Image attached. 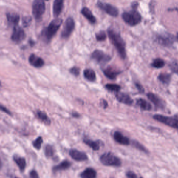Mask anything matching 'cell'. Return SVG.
Returning a JSON list of instances; mask_svg holds the SVG:
<instances>
[{"label": "cell", "mask_w": 178, "mask_h": 178, "mask_svg": "<svg viewBox=\"0 0 178 178\" xmlns=\"http://www.w3.org/2000/svg\"><path fill=\"white\" fill-rule=\"evenodd\" d=\"M75 22L72 17H68L65 21L64 27L61 32V36L63 38H67L72 34L75 28Z\"/></svg>", "instance_id": "9c48e42d"}, {"label": "cell", "mask_w": 178, "mask_h": 178, "mask_svg": "<svg viewBox=\"0 0 178 178\" xmlns=\"http://www.w3.org/2000/svg\"><path fill=\"white\" fill-rule=\"evenodd\" d=\"M83 142L94 151H98L100 149V144L97 141H93L89 139H83Z\"/></svg>", "instance_id": "484cf974"}, {"label": "cell", "mask_w": 178, "mask_h": 178, "mask_svg": "<svg viewBox=\"0 0 178 178\" xmlns=\"http://www.w3.org/2000/svg\"><path fill=\"white\" fill-rule=\"evenodd\" d=\"M153 118L158 122H161L168 126L178 130V120L177 119L160 114L154 115Z\"/></svg>", "instance_id": "52a82bcc"}, {"label": "cell", "mask_w": 178, "mask_h": 178, "mask_svg": "<svg viewBox=\"0 0 178 178\" xmlns=\"http://www.w3.org/2000/svg\"><path fill=\"white\" fill-rule=\"evenodd\" d=\"M69 155L73 159L77 162H83L88 160V157L84 152L79 151L77 149L70 150Z\"/></svg>", "instance_id": "7c38bea8"}, {"label": "cell", "mask_w": 178, "mask_h": 178, "mask_svg": "<svg viewBox=\"0 0 178 178\" xmlns=\"http://www.w3.org/2000/svg\"><path fill=\"white\" fill-rule=\"evenodd\" d=\"M30 176L31 178H38L39 177L37 171L34 170H32L31 171L30 173Z\"/></svg>", "instance_id": "f35d334b"}, {"label": "cell", "mask_w": 178, "mask_h": 178, "mask_svg": "<svg viewBox=\"0 0 178 178\" xmlns=\"http://www.w3.org/2000/svg\"><path fill=\"white\" fill-rule=\"evenodd\" d=\"M83 75L85 79L90 82H94L96 79L95 73L92 69H86L83 72Z\"/></svg>", "instance_id": "cb8c5ba5"}, {"label": "cell", "mask_w": 178, "mask_h": 178, "mask_svg": "<svg viewBox=\"0 0 178 178\" xmlns=\"http://www.w3.org/2000/svg\"><path fill=\"white\" fill-rule=\"evenodd\" d=\"M96 40L98 42L104 41L106 39V35L104 31H99L96 34Z\"/></svg>", "instance_id": "836d02e7"}, {"label": "cell", "mask_w": 178, "mask_h": 178, "mask_svg": "<svg viewBox=\"0 0 178 178\" xmlns=\"http://www.w3.org/2000/svg\"><path fill=\"white\" fill-rule=\"evenodd\" d=\"M158 79L164 84H169L171 80V75L167 73H161L159 75Z\"/></svg>", "instance_id": "83f0119b"}, {"label": "cell", "mask_w": 178, "mask_h": 178, "mask_svg": "<svg viewBox=\"0 0 178 178\" xmlns=\"http://www.w3.org/2000/svg\"><path fill=\"white\" fill-rule=\"evenodd\" d=\"M63 23L61 19L56 17L50 23L49 26L43 30L42 36L45 42H49L55 35Z\"/></svg>", "instance_id": "7a4b0ae2"}, {"label": "cell", "mask_w": 178, "mask_h": 178, "mask_svg": "<svg viewBox=\"0 0 178 178\" xmlns=\"http://www.w3.org/2000/svg\"><path fill=\"white\" fill-rule=\"evenodd\" d=\"M2 167V161H1V160L0 159V170L1 169V168Z\"/></svg>", "instance_id": "bcb514c9"}, {"label": "cell", "mask_w": 178, "mask_h": 178, "mask_svg": "<svg viewBox=\"0 0 178 178\" xmlns=\"http://www.w3.org/2000/svg\"><path fill=\"white\" fill-rule=\"evenodd\" d=\"M114 139L115 141L120 144L123 145H128L130 144L129 139L123 135L120 132L116 131L114 134Z\"/></svg>", "instance_id": "ac0fdd59"}, {"label": "cell", "mask_w": 178, "mask_h": 178, "mask_svg": "<svg viewBox=\"0 0 178 178\" xmlns=\"http://www.w3.org/2000/svg\"><path fill=\"white\" fill-rule=\"evenodd\" d=\"M97 5L101 10H104L107 14L109 15L112 16L117 17L118 15V9L111 4L103 3L102 2H98Z\"/></svg>", "instance_id": "8fae6325"}, {"label": "cell", "mask_w": 178, "mask_h": 178, "mask_svg": "<svg viewBox=\"0 0 178 178\" xmlns=\"http://www.w3.org/2000/svg\"><path fill=\"white\" fill-rule=\"evenodd\" d=\"M69 72L71 74L74 75L75 76H78L80 74V69L78 67L74 66L70 69Z\"/></svg>", "instance_id": "8d00e7d4"}, {"label": "cell", "mask_w": 178, "mask_h": 178, "mask_svg": "<svg viewBox=\"0 0 178 178\" xmlns=\"http://www.w3.org/2000/svg\"><path fill=\"white\" fill-rule=\"evenodd\" d=\"M135 86H136V87L137 88V89H138V90L140 93H143L144 92V89L143 87V86L141 85H140V84H138V83H136L135 84Z\"/></svg>", "instance_id": "ab89813d"}, {"label": "cell", "mask_w": 178, "mask_h": 178, "mask_svg": "<svg viewBox=\"0 0 178 178\" xmlns=\"http://www.w3.org/2000/svg\"><path fill=\"white\" fill-rule=\"evenodd\" d=\"M177 38L178 40V33H177Z\"/></svg>", "instance_id": "7dc6e473"}, {"label": "cell", "mask_w": 178, "mask_h": 178, "mask_svg": "<svg viewBox=\"0 0 178 178\" xmlns=\"http://www.w3.org/2000/svg\"><path fill=\"white\" fill-rule=\"evenodd\" d=\"M126 176L128 177V178H137V176L136 175L135 173H134V172H132V171H128V172H126Z\"/></svg>", "instance_id": "74e56055"}, {"label": "cell", "mask_w": 178, "mask_h": 178, "mask_svg": "<svg viewBox=\"0 0 178 178\" xmlns=\"http://www.w3.org/2000/svg\"><path fill=\"white\" fill-rule=\"evenodd\" d=\"M137 104L138 106L140 107L142 109L144 110H151V106L149 102H148L146 100L140 98L138 99L137 101Z\"/></svg>", "instance_id": "d4e9b609"}, {"label": "cell", "mask_w": 178, "mask_h": 178, "mask_svg": "<svg viewBox=\"0 0 178 178\" xmlns=\"http://www.w3.org/2000/svg\"><path fill=\"white\" fill-rule=\"evenodd\" d=\"M43 143V139L42 137H38L33 142V147L35 148L36 149H39L41 148V144Z\"/></svg>", "instance_id": "d6a6232c"}, {"label": "cell", "mask_w": 178, "mask_h": 178, "mask_svg": "<svg viewBox=\"0 0 178 178\" xmlns=\"http://www.w3.org/2000/svg\"><path fill=\"white\" fill-rule=\"evenodd\" d=\"M147 96L149 100H151V102H152L157 107L160 108H164V105L162 102V100L160 99V98L155 95L154 93H148Z\"/></svg>", "instance_id": "d6986e66"}, {"label": "cell", "mask_w": 178, "mask_h": 178, "mask_svg": "<svg viewBox=\"0 0 178 178\" xmlns=\"http://www.w3.org/2000/svg\"><path fill=\"white\" fill-rule=\"evenodd\" d=\"M121 72L120 70H117L114 67L109 66L104 70H103V73L105 75L110 79H115L116 77Z\"/></svg>", "instance_id": "2e32d148"}, {"label": "cell", "mask_w": 178, "mask_h": 178, "mask_svg": "<svg viewBox=\"0 0 178 178\" xmlns=\"http://www.w3.org/2000/svg\"><path fill=\"white\" fill-rule=\"evenodd\" d=\"M13 159L15 162V163L17 165V166H18L21 171L23 172L25 170L26 166V162L25 158L15 155L13 157Z\"/></svg>", "instance_id": "ffe728a7"}, {"label": "cell", "mask_w": 178, "mask_h": 178, "mask_svg": "<svg viewBox=\"0 0 178 178\" xmlns=\"http://www.w3.org/2000/svg\"><path fill=\"white\" fill-rule=\"evenodd\" d=\"M137 6H138V3L137 2H134L132 4V7H133V9L137 10Z\"/></svg>", "instance_id": "7bdbcfd3"}, {"label": "cell", "mask_w": 178, "mask_h": 178, "mask_svg": "<svg viewBox=\"0 0 178 178\" xmlns=\"http://www.w3.org/2000/svg\"><path fill=\"white\" fill-rule=\"evenodd\" d=\"M96 175L97 173L94 169L88 168L80 174V177L82 178H96Z\"/></svg>", "instance_id": "603a6c76"}, {"label": "cell", "mask_w": 178, "mask_h": 178, "mask_svg": "<svg viewBox=\"0 0 178 178\" xmlns=\"http://www.w3.org/2000/svg\"><path fill=\"white\" fill-rule=\"evenodd\" d=\"M81 12V14L83 15V16L85 17L90 22V23H92V24L95 23L96 21V19L94 15L92 14V13L91 12L90 9H89L87 7H84V8H82Z\"/></svg>", "instance_id": "44dd1931"}, {"label": "cell", "mask_w": 178, "mask_h": 178, "mask_svg": "<svg viewBox=\"0 0 178 178\" xmlns=\"http://www.w3.org/2000/svg\"><path fill=\"white\" fill-rule=\"evenodd\" d=\"M44 153H45V155L47 157L49 158L53 157L54 153L53 148L51 145L47 144L45 146V148H44Z\"/></svg>", "instance_id": "4dcf8cb0"}, {"label": "cell", "mask_w": 178, "mask_h": 178, "mask_svg": "<svg viewBox=\"0 0 178 178\" xmlns=\"http://www.w3.org/2000/svg\"><path fill=\"white\" fill-rule=\"evenodd\" d=\"M156 40L161 46L167 47H171L174 41V36L167 33H158L156 36Z\"/></svg>", "instance_id": "8992f818"}, {"label": "cell", "mask_w": 178, "mask_h": 178, "mask_svg": "<svg viewBox=\"0 0 178 178\" xmlns=\"http://www.w3.org/2000/svg\"><path fill=\"white\" fill-rule=\"evenodd\" d=\"M100 104L101 106H102L103 108L105 109L107 108V107L108 106V104H107V102L106 100H105V99H100Z\"/></svg>", "instance_id": "b9f144b4"}, {"label": "cell", "mask_w": 178, "mask_h": 178, "mask_svg": "<svg viewBox=\"0 0 178 178\" xmlns=\"http://www.w3.org/2000/svg\"><path fill=\"white\" fill-rule=\"evenodd\" d=\"M116 97L117 100L121 103L126 104L129 106H131L133 104V100L130 97V96L126 93H117L116 95Z\"/></svg>", "instance_id": "4fadbf2b"}, {"label": "cell", "mask_w": 178, "mask_h": 178, "mask_svg": "<svg viewBox=\"0 0 178 178\" xmlns=\"http://www.w3.org/2000/svg\"><path fill=\"white\" fill-rule=\"evenodd\" d=\"M132 145L134 147H135L136 148L139 149L141 151H144L145 153H148V151L147 149H146L145 147H144L143 145L141 144L140 143H139L138 142L136 141H133L132 142Z\"/></svg>", "instance_id": "e575fe53"}, {"label": "cell", "mask_w": 178, "mask_h": 178, "mask_svg": "<svg viewBox=\"0 0 178 178\" xmlns=\"http://www.w3.org/2000/svg\"><path fill=\"white\" fill-rule=\"evenodd\" d=\"M165 65L164 60L162 59L157 58L154 60L151 63V66L156 68H162Z\"/></svg>", "instance_id": "f546056e"}, {"label": "cell", "mask_w": 178, "mask_h": 178, "mask_svg": "<svg viewBox=\"0 0 178 178\" xmlns=\"http://www.w3.org/2000/svg\"><path fill=\"white\" fill-rule=\"evenodd\" d=\"M105 88L109 91L112 92H116L118 93L120 90L121 86L120 85L115 84H107L105 85Z\"/></svg>", "instance_id": "f1b7e54d"}, {"label": "cell", "mask_w": 178, "mask_h": 178, "mask_svg": "<svg viewBox=\"0 0 178 178\" xmlns=\"http://www.w3.org/2000/svg\"><path fill=\"white\" fill-rule=\"evenodd\" d=\"M169 67L172 72L178 75V61L174 60L169 64Z\"/></svg>", "instance_id": "1f68e13d"}, {"label": "cell", "mask_w": 178, "mask_h": 178, "mask_svg": "<svg viewBox=\"0 0 178 178\" xmlns=\"http://www.w3.org/2000/svg\"><path fill=\"white\" fill-rule=\"evenodd\" d=\"M32 19L30 16H25L23 19V26L25 27H27L30 25Z\"/></svg>", "instance_id": "d590c367"}, {"label": "cell", "mask_w": 178, "mask_h": 178, "mask_svg": "<svg viewBox=\"0 0 178 178\" xmlns=\"http://www.w3.org/2000/svg\"><path fill=\"white\" fill-rule=\"evenodd\" d=\"M72 116L75 117V118H79V117H80V114L78 113L77 112H73L72 113Z\"/></svg>", "instance_id": "ee69618b"}, {"label": "cell", "mask_w": 178, "mask_h": 178, "mask_svg": "<svg viewBox=\"0 0 178 178\" xmlns=\"http://www.w3.org/2000/svg\"><path fill=\"white\" fill-rule=\"evenodd\" d=\"M72 165V164L68 160H64L61 163L58 164L56 166H54L53 168V171L54 172H56L59 171L65 170L69 168Z\"/></svg>", "instance_id": "7402d4cb"}, {"label": "cell", "mask_w": 178, "mask_h": 178, "mask_svg": "<svg viewBox=\"0 0 178 178\" xmlns=\"http://www.w3.org/2000/svg\"><path fill=\"white\" fill-rule=\"evenodd\" d=\"M26 35L24 30L22 28L18 26L13 27L12 34L11 36V39L13 42L17 44H19L25 39Z\"/></svg>", "instance_id": "30bf717a"}, {"label": "cell", "mask_w": 178, "mask_h": 178, "mask_svg": "<svg viewBox=\"0 0 178 178\" xmlns=\"http://www.w3.org/2000/svg\"><path fill=\"white\" fill-rule=\"evenodd\" d=\"M64 0H54L53 6L54 16L58 17L61 14L63 8Z\"/></svg>", "instance_id": "e0dca14e"}, {"label": "cell", "mask_w": 178, "mask_h": 178, "mask_svg": "<svg viewBox=\"0 0 178 178\" xmlns=\"http://www.w3.org/2000/svg\"><path fill=\"white\" fill-rule=\"evenodd\" d=\"M37 116H38L39 119L41 120L45 124H49V125L51 124V121L45 112H43L40 110H38L37 111Z\"/></svg>", "instance_id": "4316f807"}, {"label": "cell", "mask_w": 178, "mask_h": 178, "mask_svg": "<svg viewBox=\"0 0 178 178\" xmlns=\"http://www.w3.org/2000/svg\"><path fill=\"white\" fill-rule=\"evenodd\" d=\"M108 35L111 42L115 46L120 56L123 59H125L126 58V44L120 34L113 29H109Z\"/></svg>", "instance_id": "6da1fadb"}, {"label": "cell", "mask_w": 178, "mask_h": 178, "mask_svg": "<svg viewBox=\"0 0 178 178\" xmlns=\"http://www.w3.org/2000/svg\"><path fill=\"white\" fill-rule=\"evenodd\" d=\"M91 58L99 64H105L111 60V57L101 50H96L92 53Z\"/></svg>", "instance_id": "ba28073f"}, {"label": "cell", "mask_w": 178, "mask_h": 178, "mask_svg": "<svg viewBox=\"0 0 178 178\" xmlns=\"http://www.w3.org/2000/svg\"><path fill=\"white\" fill-rule=\"evenodd\" d=\"M29 44H30L31 46H33L35 44V42H33L32 40H29Z\"/></svg>", "instance_id": "f6af8a7d"}, {"label": "cell", "mask_w": 178, "mask_h": 178, "mask_svg": "<svg viewBox=\"0 0 178 178\" xmlns=\"http://www.w3.org/2000/svg\"><path fill=\"white\" fill-rule=\"evenodd\" d=\"M46 1H49V0H46Z\"/></svg>", "instance_id": "c3c4849f"}, {"label": "cell", "mask_w": 178, "mask_h": 178, "mask_svg": "<svg viewBox=\"0 0 178 178\" xmlns=\"http://www.w3.org/2000/svg\"><path fill=\"white\" fill-rule=\"evenodd\" d=\"M100 161L105 166L119 167L121 165L120 159L110 152L105 153L100 157Z\"/></svg>", "instance_id": "277c9868"}, {"label": "cell", "mask_w": 178, "mask_h": 178, "mask_svg": "<svg viewBox=\"0 0 178 178\" xmlns=\"http://www.w3.org/2000/svg\"><path fill=\"white\" fill-rule=\"evenodd\" d=\"M0 110H2L3 112H5L7 114H10V115H12L11 112L9 111V110L4 106H1L0 105Z\"/></svg>", "instance_id": "60d3db41"}, {"label": "cell", "mask_w": 178, "mask_h": 178, "mask_svg": "<svg viewBox=\"0 0 178 178\" xmlns=\"http://www.w3.org/2000/svg\"><path fill=\"white\" fill-rule=\"evenodd\" d=\"M45 4L44 0H34L32 3V14L35 19L39 21L45 12Z\"/></svg>", "instance_id": "5b68a950"}, {"label": "cell", "mask_w": 178, "mask_h": 178, "mask_svg": "<svg viewBox=\"0 0 178 178\" xmlns=\"http://www.w3.org/2000/svg\"><path fill=\"white\" fill-rule=\"evenodd\" d=\"M29 62L32 66L40 68L44 65V62L42 59L34 54H31L29 58Z\"/></svg>", "instance_id": "5bb4252c"}, {"label": "cell", "mask_w": 178, "mask_h": 178, "mask_svg": "<svg viewBox=\"0 0 178 178\" xmlns=\"http://www.w3.org/2000/svg\"><path fill=\"white\" fill-rule=\"evenodd\" d=\"M8 24L14 27L18 26L20 20V17L18 14L15 13H8L6 14Z\"/></svg>", "instance_id": "9a60e30c"}, {"label": "cell", "mask_w": 178, "mask_h": 178, "mask_svg": "<svg viewBox=\"0 0 178 178\" xmlns=\"http://www.w3.org/2000/svg\"><path fill=\"white\" fill-rule=\"evenodd\" d=\"M122 17L123 21L128 25L131 26H134L139 24L142 19L141 15L135 9H133V10L129 12L123 13L122 15Z\"/></svg>", "instance_id": "3957f363"}]
</instances>
